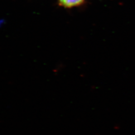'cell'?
<instances>
[{"instance_id":"cell-1","label":"cell","mask_w":135,"mask_h":135,"mask_svg":"<svg viewBox=\"0 0 135 135\" xmlns=\"http://www.w3.org/2000/svg\"><path fill=\"white\" fill-rule=\"evenodd\" d=\"M86 0H59V4L65 8H72L84 4Z\"/></svg>"}]
</instances>
